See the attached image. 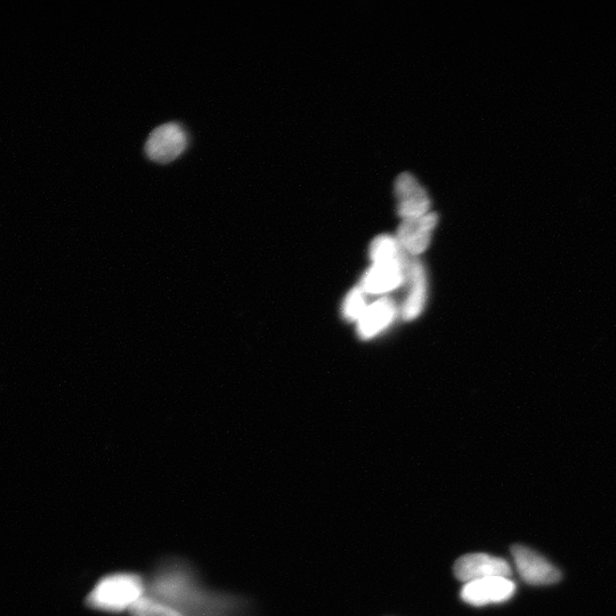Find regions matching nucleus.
Returning a JSON list of instances; mask_svg holds the SVG:
<instances>
[{
    "label": "nucleus",
    "mask_w": 616,
    "mask_h": 616,
    "mask_svg": "<svg viewBox=\"0 0 616 616\" xmlns=\"http://www.w3.org/2000/svg\"><path fill=\"white\" fill-rule=\"evenodd\" d=\"M144 593L142 578L131 573L108 575L97 582L86 603L102 612L120 613L139 602Z\"/></svg>",
    "instance_id": "nucleus-1"
},
{
    "label": "nucleus",
    "mask_w": 616,
    "mask_h": 616,
    "mask_svg": "<svg viewBox=\"0 0 616 616\" xmlns=\"http://www.w3.org/2000/svg\"><path fill=\"white\" fill-rule=\"evenodd\" d=\"M188 147V134L177 123L157 127L145 143V153L149 159L159 164L172 162Z\"/></svg>",
    "instance_id": "nucleus-2"
},
{
    "label": "nucleus",
    "mask_w": 616,
    "mask_h": 616,
    "mask_svg": "<svg viewBox=\"0 0 616 616\" xmlns=\"http://www.w3.org/2000/svg\"><path fill=\"white\" fill-rule=\"evenodd\" d=\"M512 555L518 573L529 585H554L562 578L561 572L537 551L516 545L512 548Z\"/></svg>",
    "instance_id": "nucleus-3"
},
{
    "label": "nucleus",
    "mask_w": 616,
    "mask_h": 616,
    "mask_svg": "<svg viewBox=\"0 0 616 616\" xmlns=\"http://www.w3.org/2000/svg\"><path fill=\"white\" fill-rule=\"evenodd\" d=\"M516 585L509 578H485L465 583L460 591L462 601L472 606H486L509 601L515 595Z\"/></svg>",
    "instance_id": "nucleus-4"
},
{
    "label": "nucleus",
    "mask_w": 616,
    "mask_h": 616,
    "mask_svg": "<svg viewBox=\"0 0 616 616\" xmlns=\"http://www.w3.org/2000/svg\"><path fill=\"white\" fill-rule=\"evenodd\" d=\"M456 578L464 583L485 578H509L512 569L504 558L488 554H469L458 559L453 567Z\"/></svg>",
    "instance_id": "nucleus-5"
},
{
    "label": "nucleus",
    "mask_w": 616,
    "mask_h": 616,
    "mask_svg": "<svg viewBox=\"0 0 616 616\" xmlns=\"http://www.w3.org/2000/svg\"><path fill=\"white\" fill-rule=\"evenodd\" d=\"M410 264L405 254L394 262L374 264L364 275L361 289L368 294H384L399 288L407 279Z\"/></svg>",
    "instance_id": "nucleus-6"
},
{
    "label": "nucleus",
    "mask_w": 616,
    "mask_h": 616,
    "mask_svg": "<svg viewBox=\"0 0 616 616\" xmlns=\"http://www.w3.org/2000/svg\"><path fill=\"white\" fill-rule=\"evenodd\" d=\"M436 223L437 216L432 213L418 218H408L400 225L396 240L409 255L416 256L424 253L431 242Z\"/></svg>",
    "instance_id": "nucleus-7"
},
{
    "label": "nucleus",
    "mask_w": 616,
    "mask_h": 616,
    "mask_svg": "<svg viewBox=\"0 0 616 616\" xmlns=\"http://www.w3.org/2000/svg\"><path fill=\"white\" fill-rule=\"evenodd\" d=\"M395 192L399 200V214L404 220L428 214L431 202L426 191L411 174L404 173L397 178Z\"/></svg>",
    "instance_id": "nucleus-8"
},
{
    "label": "nucleus",
    "mask_w": 616,
    "mask_h": 616,
    "mask_svg": "<svg viewBox=\"0 0 616 616\" xmlns=\"http://www.w3.org/2000/svg\"><path fill=\"white\" fill-rule=\"evenodd\" d=\"M396 306L392 299L384 298L367 307L358 321L359 335L363 339L375 337L393 322Z\"/></svg>",
    "instance_id": "nucleus-9"
},
{
    "label": "nucleus",
    "mask_w": 616,
    "mask_h": 616,
    "mask_svg": "<svg viewBox=\"0 0 616 616\" xmlns=\"http://www.w3.org/2000/svg\"><path fill=\"white\" fill-rule=\"evenodd\" d=\"M408 278L411 283L410 294L402 308L404 320H413L423 311L426 301V275L423 265L417 261L410 264Z\"/></svg>",
    "instance_id": "nucleus-10"
},
{
    "label": "nucleus",
    "mask_w": 616,
    "mask_h": 616,
    "mask_svg": "<svg viewBox=\"0 0 616 616\" xmlns=\"http://www.w3.org/2000/svg\"><path fill=\"white\" fill-rule=\"evenodd\" d=\"M405 254L395 238L389 235H380L372 242L370 256L374 264H382L397 261Z\"/></svg>",
    "instance_id": "nucleus-11"
},
{
    "label": "nucleus",
    "mask_w": 616,
    "mask_h": 616,
    "mask_svg": "<svg viewBox=\"0 0 616 616\" xmlns=\"http://www.w3.org/2000/svg\"><path fill=\"white\" fill-rule=\"evenodd\" d=\"M129 612L133 616H185L180 611L174 609V607L161 604L147 597H142L139 602H136L129 609Z\"/></svg>",
    "instance_id": "nucleus-12"
},
{
    "label": "nucleus",
    "mask_w": 616,
    "mask_h": 616,
    "mask_svg": "<svg viewBox=\"0 0 616 616\" xmlns=\"http://www.w3.org/2000/svg\"><path fill=\"white\" fill-rule=\"evenodd\" d=\"M367 310L366 298L361 288H355L345 299L344 315L347 320L359 321Z\"/></svg>",
    "instance_id": "nucleus-13"
}]
</instances>
